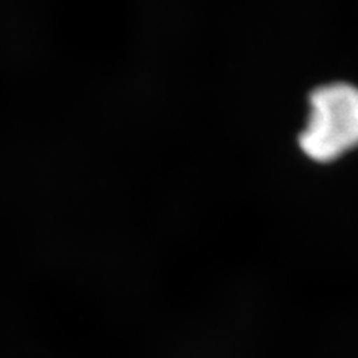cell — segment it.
I'll use <instances>...</instances> for the list:
<instances>
[{"label":"cell","instance_id":"cell-1","mask_svg":"<svg viewBox=\"0 0 358 358\" xmlns=\"http://www.w3.org/2000/svg\"><path fill=\"white\" fill-rule=\"evenodd\" d=\"M309 159L327 163L358 147V88L336 83L310 94V114L300 134Z\"/></svg>","mask_w":358,"mask_h":358}]
</instances>
